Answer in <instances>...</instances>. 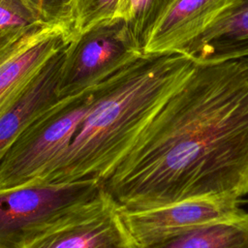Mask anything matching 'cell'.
Instances as JSON below:
<instances>
[{
  "label": "cell",
  "instance_id": "277c9868",
  "mask_svg": "<svg viewBox=\"0 0 248 248\" xmlns=\"http://www.w3.org/2000/svg\"><path fill=\"white\" fill-rule=\"evenodd\" d=\"M102 191L96 179L62 183L36 180L0 189V248H22L45 229Z\"/></svg>",
  "mask_w": 248,
  "mask_h": 248
},
{
  "label": "cell",
  "instance_id": "7c38bea8",
  "mask_svg": "<svg viewBox=\"0 0 248 248\" xmlns=\"http://www.w3.org/2000/svg\"><path fill=\"white\" fill-rule=\"evenodd\" d=\"M142 248H248V215L183 230Z\"/></svg>",
  "mask_w": 248,
  "mask_h": 248
},
{
  "label": "cell",
  "instance_id": "4fadbf2b",
  "mask_svg": "<svg viewBox=\"0 0 248 248\" xmlns=\"http://www.w3.org/2000/svg\"><path fill=\"white\" fill-rule=\"evenodd\" d=\"M51 25L42 21L24 0H0V66Z\"/></svg>",
  "mask_w": 248,
  "mask_h": 248
},
{
  "label": "cell",
  "instance_id": "9c48e42d",
  "mask_svg": "<svg viewBox=\"0 0 248 248\" xmlns=\"http://www.w3.org/2000/svg\"><path fill=\"white\" fill-rule=\"evenodd\" d=\"M67 45L42 66L18 99L0 116V160L20 134L60 99L57 86Z\"/></svg>",
  "mask_w": 248,
  "mask_h": 248
},
{
  "label": "cell",
  "instance_id": "30bf717a",
  "mask_svg": "<svg viewBox=\"0 0 248 248\" xmlns=\"http://www.w3.org/2000/svg\"><path fill=\"white\" fill-rule=\"evenodd\" d=\"M70 41L63 25H51L0 66V116L18 99L42 66Z\"/></svg>",
  "mask_w": 248,
  "mask_h": 248
},
{
  "label": "cell",
  "instance_id": "5bb4252c",
  "mask_svg": "<svg viewBox=\"0 0 248 248\" xmlns=\"http://www.w3.org/2000/svg\"><path fill=\"white\" fill-rule=\"evenodd\" d=\"M171 1L119 0L116 16L124 21L134 45L140 52H143L156 21Z\"/></svg>",
  "mask_w": 248,
  "mask_h": 248
},
{
  "label": "cell",
  "instance_id": "52a82bcc",
  "mask_svg": "<svg viewBox=\"0 0 248 248\" xmlns=\"http://www.w3.org/2000/svg\"><path fill=\"white\" fill-rule=\"evenodd\" d=\"M239 202L238 198L229 196L202 197L140 211L119 210L131 234L142 248L196 226L245 217L248 213Z\"/></svg>",
  "mask_w": 248,
  "mask_h": 248
},
{
  "label": "cell",
  "instance_id": "6da1fadb",
  "mask_svg": "<svg viewBox=\"0 0 248 248\" xmlns=\"http://www.w3.org/2000/svg\"><path fill=\"white\" fill-rule=\"evenodd\" d=\"M101 185L125 211L248 194V64L197 62Z\"/></svg>",
  "mask_w": 248,
  "mask_h": 248
},
{
  "label": "cell",
  "instance_id": "3957f363",
  "mask_svg": "<svg viewBox=\"0 0 248 248\" xmlns=\"http://www.w3.org/2000/svg\"><path fill=\"white\" fill-rule=\"evenodd\" d=\"M98 84L60 98L20 134L0 160V189L40 180L51 170L70 146Z\"/></svg>",
  "mask_w": 248,
  "mask_h": 248
},
{
  "label": "cell",
  "instance_id": "8fae6325",
  "mask_svg": "<svg viewBox=\"0 0 248 248\" xmlns=\"http://www.w3.org/2000/svg\"><path fill=\"white\" fill-rule=\"evenodd\" d=\"M182 53L196 62L236 59L248 54V0H238Z\"/></svg>",
  "mask_w": 248,
  "mask_h": 248
},
{
  "label": "cell",
  "instance_id": "2e32d148",
  "mask_svg": "<svg viewBox=\"0 0 248 248\" xmlns=\"http://www.w3.org/2000/svg\"><path fill=\"white\" fill-rule=\"evenodd\" d=\"M24 1L42 21L48 24L63 25L68 31V7L70 0Z\"/></svg>",
  "mask_w": 248,
  "mask_h": 248
},
{
  "label": "cell",
  "instance_id": "ba28073f",
  "mask_svg": "<svg viewBox=\"0 0 248 248\" xmlns=\"http://www.w3.org/2000/svg\"><path fill=\"white\" fill-rule=\"evenodd\" d=\"M238 0H172L153 26L143 52H181Z\"/></svg>",
  "mask_w": 248,
  "mask_h": 248
},
{
  "label": "cell",
  "instance_id": "5b68a950",
  "mask_svg": "<svg viewBox=\"0 0 248 248\" xmlns=\"http://www.w3.org/2000/svg\"><path fill=\"white\" fill-rule=\"evenodd\" d=\"M141 53L121 18L116 16L93 26L66 46L57 86L59 98L97 85Z\"/></svg>",
  "mask_w": 248,
  "mask_h": 248
},
{
  "label": "cell",
  "instance_id": "e0dca14e",
  "mask_svg": "<svg viewBox=\"0 0 248 248\" xmlns=\"http://www.w3.org/2000/svg\"><path fill=\"white\" fill-rule=\"evenodd\" d=\"M240 59H242V60H244L247 64H248V54L246 55V56H244V57H242V58H240Z\"/></svg>",
  "mask_w": 248,
  "mask_h": 248
},
{
  "label": "cell",
  "instance_id": "7a4b0ae2",
  "mask_svg": "<svg viewBox=\"0 0 248 248\" xmlns=\"http://www.w3.org/2000/svg\"><path fill=\"white\" fill-rule=\"evenodd\" d=\"M196 65L182 52L141 53L100 82L70 146L40 180L102 184Z\"/></svg>",
  "mask_w": 248,
  "mask_h": 248
},
{
  "label": "cell",
  "instance_id": "8992f818",
  "mask_svg": "<svg viewBox=\"0 0 248 248\" xmlns=\"http://www.w3.org/2000/svg\"><path fill=\"white\" fill-rule=\"evenodd\" d=\"M22 248L140 247L116 203L103 189L99 196L58 219Z\"/></svg>",
  "mask_w": 248,
  "mask_h": 248
},
{
  "label": "cell",
  "instance_id": "9a60e30c",
  "mask_svg": "<svg viewBox=\"0 0 248 248\" xmlns=\"http://www.w3.org/2000/svg\"><path fill=\"white\" fill-rule=\"evenodd\" d=\"M119 0H70L68 32L72 39L93 26L116 17Z\"/></svg>",
  "mask_w": 248,
  "mask_h": 248
}]
</instances>
